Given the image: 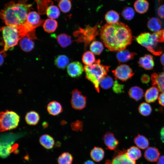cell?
<instances>
[{
  "label": "cell",
  "instance_id": "obj_1",
  "mask_svg": "<svg viewBox=\"0 0 164 164\" xmlns=\"http://www.w3.org/2000/svg\"><path fill=\"white\" fill-rule=\"evenodd\" d=\"M100 32L102 41L111 51L124 50L132 43L131 30L127 25L121 22L107 23L100 28Z\"/></svg>",
  "mask_w": 164,
  "mask_h": 164
},
{
  "label": "cell",
  "instance_id": "obj_2",
  "mask_svg": "<svg viewBox=\"0 0 164 164\" xmlns=\"http://www.w3.org/2000/svg\"><path fill=\"white\" fill-rule=\"evenodd\" d=\"M31 6L24 0L17 3L10 2L1 11V17L6 26L20 28L26 22Z\"/></svg>",
  "mask_w": 164,
  "mask_h": 164
},
{
  "label": "cell",
  "instance_id": "obj_3",
  "mask_svg": "<svg viewBox=\"0 0 164 164\" xmlns=\"http://www.w3.org/2000/svg\"><path fill=\"white\" fill-rule=\"evenodd\" d=\"M110 67V66L101 64L100 59L96 60L91 65H85L84 67L86 78L92 83L95 89L98 93L100 91L99 86L100 82L106 75Z\"/></svg>",
  "mask_w": 164,
  "mask_h": 164
},
{
  "label": "cell",
  "instance_id": "obj_4",
  "mask_svg": "<svg viewBox=\"0 0 164 164\" xmlns=\"http://www.w3.org/2000/svg\"><path fill=\"white\" fill-rule=\"evenodd\" d=\"M4 43L2 53L9 49H12L16 45L19 40L23 37L19 29L17 27L6 26L1 28Z\"/></svg>",
  "mask_w": 164,
  "mask_h": 164
},
{
  "label": "cell",
  "instance_id": "obj_5",
  "mask_svg": "<svg viewBox=\"0 0 164 164\" xmlns=\"http://www.w3.org/2000/svg\"><path fill=\"white\" fill-rule=\"evenodd\" d=\"M100 25H97L94 27L87 25L84 29L79 28L78 30L73 33V36L77 37L75 41L78 43H84L86 49L90 43L94 40L99 34Z\"/></svg>",
  "mask_w": 164,
  "mask_h": 164
},
{
  "label": "cell",
  "instance_id": "obj_6",
  "mask_svg": "<svg viewBox=\"0 0 164 164\" xmlns=\"http://www.w3.org/2000/svg\"><path fill=\"white\" fill-rule=\"evenodd\" d=\"M19 116L15 112L6 110L0 112V131L3 132L16 128L20 121Z\"/></svg>",
  "mask_w": 164,
  "mask_h": 164
},
{
  "label": "cell",
  "instance_id": "obj_7",
  "mask_svg": "<svg viewBox=\"0 0 164 164\" xmlns=\"http://www.w3.org/2000/svg\"><path fill=\"white\" fill-rule=\"evenodd\" d=\"M136 40L139 44L154 55H160L162 53V50L158 46L157 42L153 33H141L136 38Z\"/></svg>",
  "mask_w": 164,
  "mask_h": 164
},
{
  "label": "cell",
  "instance_id": "obj_8",
  "mask_svg": "<svg viewBox=\"0 0 164 164\" xmlns=\"http://www.w3.org/2000/svg\"><path fill=\"white\" fill-rule=\"evenodd\" d=\"M112 72L116 79L123 81L131 78L134 74L132 69L129 66L125 64L119 65L112 71Z\"/></svg>",
  "mask_w": 164,
  "mask_h": 164
},
{
  "label": "cell",
  "instance_id": "obj_9",
  "mask_svg": "<svg viewBox=\"0 0 164 164\" xmlns=\"http://www.w3.org/2000/svg\"><path fill=\"white\" fill-rule=\"evenodd\" d=\"M71 104L72 108L75 109H82L86 106V97L80 91L75 89L72 91Z\"/></svg>",
  "mask_w": 164,
  "mask_h": 164
},
{
  "label": "cell",
  "instance_id": "obj_10",
  "mask_svg": "<svg viewBox=\"0 0 164 164\" xmlns=\"http://www.w3.org/2000/svg\"><path fill=\"white\" fill-rule=\"evenodd\" d=\"M84 68L82 64L78 61L73 62L67 66V71L68 74L71 77L75 78L79 77L82 73Z\"/></svg>",
  "mask_w": 164,
  "mask_h": 164
},
{
  "label": "cell",
  "instance_id": "obj_11",
  "mask_svg": "<svg viewBox=\"0 0 164 164\" xmlns=\"http://www.w3.org/2000/svg\"><path fill=\"white\" fill-rule=\"evenodd\" d=\"M151 79L153 86L157 88L161 92H164V72L153 73Z\"/></svg>",
  "mask_w": 164,
  "mask_h": 164
},
{
  "label": "cell",
  "instance_id": "obj_12",
  "mask_svg": "<svg viewBox=\"0 0 164 164\" xmlns=\"http://www.w3.org/2000/svg\"><path fill=\"white\" fill-rule=\"evenodd\" d=\"M103 139L107 148L110 150L115 149L119 144L114 134L110 132L106 133L104 135Z\"/></svg>",
  "mask_w": 164,
  "mask_h": 164
},
{
  "label": "cell",
  "instance_id": "obj_13",
  "mask_svg": "<svg viewBox=\"0 0 164 164\" xmlns=\"http://www.w3.org/2000/svg\"><path fill=\"white\" fill-rule=\"evenodd\" d=\"M138 63L139 66L146 70H152L154 65L153 56L149 54H146L140 57Z\"/></svg>",
  "mask_w": 164,
  "mask_h": 164
},
{
  "label": "cell",
  "instance_id": "obj_14",
  "mask_svg": "<svg viewBox=\"0 0 164 164\" xmlns=\"http://www.w3.org/2000/svg\"><path fill=\"white\" fill-rule=\"evenodd\" d=\"M160 155V153L157 149L154 147H149L145 151L144 156L148 161L154 162L158 160Z\"/></svg>",
  "mask_w": 164,
  "mask_h": 164
},
{
  "label": "cell",
  "instance_id": "obj_15",
  "mask_svg": "<svg viewBox=\"0 0 164 164\" xmlns=\"http://www.w3.org/2000/svg\"><path fill=\"white\" fill-rule=\"evenodd\" d=\"M136 55L135 53L131 52L128 50H124L118 52L116 57L119 63L125 62L133 59Z\"/></svg>",
  "mask_w": 164,
  "mask_h": 164
},
{
  "label": "cell",
  "instance_id": "obj_16",
  "mask_svg": "<svg viewBox=\"0 0 164 164\" xmlns=\"http://www.w3.org/2000/svg\"><path fill=\"white\" fill-rule=\"evenodd\" d=\"M47 110L48 113L53 116L59 114L63 111L61 104L56 101H52L50 102L47 105Z\"/></svg>",
  "mask_w": 164,
  "mask_h": 164
},
{
  "label": "cell",
  "instance_id": "obj_17",
  "mask_svg": "<svg viewBox=\"0 0 164 164\" xmlns=\"http://www.w3.org/2000/svg\"><path fill=\"white\" fill-rule=\"evenodd\" d=\"M159 93V90L157 88L154 86L151 87L145 93V100L148 103L153 102L158 98Z\"/></svg>",
  "mask_w": 164,
  "mask_h": 164
},
{
  "label": "cell",
  "instance_id": "obj_18",
  "mask_svg": "<svg viewBox=\"0 0 164 164\" xmlns=\"http://www.w3.org/2000/svg\"><path fill=\"white\" fill-rule=\"evenodd\" d=\"M39 142L43 147L48 149H52L55 144L53 138L47 134L42 135L39 138Z\"/></svg>",
  "mask_w": 164,
  "mask_h": 164
},
{
  "label": "cell",
  "instance_id": "obj_19",
  "mask_svg": "<svg viewBox=\"0 0 164 164\" xmlns=\"http://www.w3.org/2000/svg\"><path fill=\"white\" fill-rule=\"evenodd\" d=\"M40 116L36 111H30L28 112L25 116V120L26 123L29 125H35L39 122Z\"/></svg>",
  "mask_w": 164,
  "mask_h": 164
},
{
  "label": "cell",
  "instance_id": "obj_20",
  "mask_svg": "<svg viewBox=\"0 0 164 164\" xmlns=\"http://www.w3.org/2000/svg\"><path fill=\"white\" fill-rule=\"evenodd\" d=\"M111 164H136V162L128 159L125 153L121 152L114 158Z\"/></svg>",
  "mask_w": 164,
  "mask_h": 164
},
{
  "label": "cell",
  "instance_id": "obj_21",
  "mask_svg": "<svg viewBox=\"0 0 164 164\" xmlns=\"http://www.w3.org/2000/svg\"><path fill=\"white\" fill-rule=\"evenodd\" d=\"M31 39L24 37L20 40L19 46L22 50L25 52H29L32 50L34 47V42Z\"/></svg>",
  "mask_w": 164,
  "mask_h": 164
},
{
  "label": "cell",
  "instance_id": "obj_22",
  "mask_svg": "<svg viewBox=\"0 0 164 164\" xmlns=\"http://www.w3.org/2000/svg\"><path fill=\"white\" fill-rule=\"evenodd\" d=\"M134 6L135 10L140 14H144L148 10L149 3L146 0H136Z\"/></svg>",
  "mask_w": 164,
  "mask_h": 164
},
{
  "label": "cell",
  "instance_id": "obj_23",
  "mask_svg": "<svg viewBox=\"0 0 164 164\" xmlns=\"http://www.w3.org/2000/svg\"><path fill=\"white\" fill-rule=\"evenodd\" d=\"M125 153L128 159L134 161L138 159L142 156L141 151L135 146H132L128 149Z\"/></svg>",
  "mask_w": 164,
  "mask_h": 164
},
{
  "label": "cell",
  "instance_id": "obj_24",
  "mask_svg": "<svg viewBox=\"0 0 164 164\" xmlns=\"http://www.w3.org/2000/svg\"><path fill=\"white\" fill-rule=\"evenodd\" d=\"M147 26L152 31L157 32L161 30L162 27V23L159 19L152 17L148 21Z\"/></svg>",
  "mask_w": 164,
  "mask_h": 164
},
{
  "label": "cell",
  "instance_id": "obj_25",
  "mask_svg": "<svg viewBox=\"0 0 164 164\" xmlns=\"http://www.w3.org/2000/svg\"><path fill=\"white\" fill-rule=\"evenodd\" d=\"M58 26L57 21L53 19H48L43 24V28L46 32L50 33L54 32Z\"/></svg>",
  "mask_w": 164,
  "mask_h": 164
},
{
  "label": "cell",
  "instance_id": "obj_26",
  "mask_svg": "<svg viewBox=\"0 0 164 164\" xmlns=\"http://www.w3.org/2000/svg\"><path fill=\"white\" fill-rule=\"evenodd\" d=\"M128 94L131 98L136 101H138L142 98L144 92L142 89L140 87L134 86L130 89Z\"/></svg>",
  "mask_w": 164,
  "mask_h": 164
},
{
  "label": "cell",
  "instance_id": "obj_27",
  "mask_svg": "<svg viewBox=\"0 0 164 164\" xmlns=\"http://www.w3.org/2000/svg\"><path fill=\"white\" fill-rule=\"evenodd\" d=\"M134 142L139 148L143 149L147 148L149 145L148 139L144 136L139 134L135 137Z\"/></svg>",
  "mask_w": 164,
  "mask_h": 164
},
{
  "label": "cell",
  "instance_id": "obj_28",
  "mask_svg": "<svg viewBox=\"0 0 164 164\" xmlns=\"http://www.w3.org/2000/svg\"><path fill=\"white\" fill-rule=\"evenodd\" d=\"M58 43L63 48H65L72 43L71 37L65 33L59 35L56 37Z\"/></svg>",
  "mask_w": 164,
  "mask_h": 164
},
{
  "label": "cell",
  "instance_id": "obj_29",
  "mask_svg": "<svg viewBox=\"0 0 164 164\" xmlns=\"http://www.w3.org/2000/svg\"><path fill=\"white\" fill-rule=\"evenodd\" d=\"M69 62L68 57L64 55L58 56L54 60L56 66L58 68L63 69H65L68 66Z\"/></svg>",
  "mask_w": 164,
  "mask_h": 164
},
{
  "label": "cell",
  "instance_id": "obj_30",
  "mask_svg": "<svg viewBox=\"0 0 164 164\" xmlns=\"http://www.w3.org/2000/svg\"><path fill=\"white\" fill-rule=\"evenodd\" d=\"M120 16L116 11L111 10L108 12L105 16V19L107 23L113 24L118 22Z\"/></svg>",
  "mask_w": 164,
  "mask_h": 164
},
{
  "label": "cell",
  "instance_id": "obj_31",
  "mask_svg": "<svg viewBox=\"0 0 164 164\" xmlns=\"http://www.w3.org/2000/svg\"><path fill=\"white\" fill-rule=\"evenodd\" d=\"M90 155L94 161L98 162L103 159L104 151L101 148L95 147L91 151Z\"/></svg>",
  "mask_w": 164,
  "mask_h": 164
},
{
  "label": "cell",
  "instance_id": "obj_32",
  "mask_svg": "<svg viewBox=\"0 0 164 164\" xmlns=\"http://www.w3.org/2000/svg\"><path fill=\"white\" fill-rule=\"evenodd\" d=\"M46 13L49 18L54 19L58 18L60 13L57 7L54 5H51L46 9Z\"/></svg>",
  "mask_w": 164,
  "mask_h": 164
},
{
  "label": "cell",
  "instance_id": "obj_33",
  "mask_svg": "<svg viewBox=\"0 0 164 164\" xmlns=\"http://www.w3.org/2000/svg\"><path fill=\"white\" fill-rule=\"evenodd\" d=\"M90 49L93 54L99 55L103 51L104 46L101 42L97 41H94L90 44Z\"/></svg>",
  "mask_w": 164,
  "mask_h": 164
},
{
  "label": "cell",
  "instance_id": "obj_34",
  "mask_svg": "<svg viewBox=\"0 0 164 164\" xmlns=\"http://www.w3.org/2000/svg\"><path fill=\"white\" fill-rule=\"evenodd\" d=\"M82 61L86 65H90L95 61V57L91 51H87L82 55Z\"/></svg>",
  "mask_w": 164,
  "mask_h": 164
},
{
  "label": "cell",
  "instance_id": "obj_35",
  "mask_svg": "<svg viewBox=\"0 0 164 164\" xmlns=\"http://www.w3.org/2000/svg\"><path fill=\"white\" fill-rule=\"evenodd\" d=\"M73 160L72 155L68 152L62 153L58 157V164H71Z\"/></svg>",
  "mask_w": 164,
  "mask_h": 164
},
{
  "label": "cell",
  "instance_id": "obj_36",
  "mask_svg": "<svg viewBox=\"0 0 164 164\" xmlns=\"http://www.w3.org/2000/svg\"><path fill=\"white\" fill-rule=\"evenodd\" d=\"M114 83V81L111 77L106 75L101 80L100 85L103 89H108L113 85Z\"/></svg>",
  "mask_w": 164,
  "mask_h": 164
},
{
  "label": "cell",
  "instance_id": "obj_37",
  "mask_svg": "<svg viewBox=\"0 0 164 164\" xmlns=\"http://www.w3.org/2000/svg\"><path fill=\"white\" fill-rule=\"evenodd\" d=\"M139 112L142 115L148 116L149 115L152 111L151 106L145 102L142 103L138 107Z\"/></svg>",
  "mask_w": 164,
  "mask_h": 164
},
{
  "label": "cell",
  "instance_id": "obj_38",
  "mask_svg": "<svg viewBox=\"0 0 164 164\" xmlns=\"http://www.w3.org/2000/svg\"><path fill=\"white\" fill-rule=\"evenodd\" d=\"M135 11L132 7H127L125 8L121 12V15L126 20H130L134 17Z\"/></svg>",
  "mask_w": 164,
  "mask_h": 164
},
{
  "label": "cell",
  "instance_id": "obj_39",
  "mask_svg": "<svg viewBox=\"0 0 164 164\" xmlns=\"http://www.w3.org/2000/svg\"><path fill=\"white\" fill-rule=\"evenodd\" d=\"M58 5L60 10L64 13H67L69 12L72 7V4L70 0H60Z\"/></svg>",
  "mask_w": 164,
  "mask_h": 164
},
{
  "label": "cell",
  "instance_id": "obj_40",
  "mask_svg": "<svg viewBox=\"0 0 164 164\" xmlns=\"http://www.w3.org/2000/svg\"><path fill=\"white\" fill-rule=\"evenodd\" d=\"M113 90L116 94H120L124 92V85L119 84L117 80L114 81Z\"/></svg>",
  "mask_w": 164,
  "mask_h": 164
},
{
  "label": "cell",
  "instance_id": "obj_41",
  "mask_svg": "<svg viewBox=\"0 0 164 164\" xmlns=\"http://www.w3.org/2000/svg\"><path fill=\"white\" fill-rule=\"evenodd\" d=\"M71 127L73 131L77 132L82 131L83 127V123L82 121L77 120L71 123Z\"/></svg>",
  "mask_w": 164,
  "mask_h": 164
},
{
  "label": "cell",
  "instance_id": "obj_42",
  "mask_svg": "<svg viewBox=\"0 0 164 164\" xmlns=\"http://www.w3.org/2000/svg\"><path fill=\"white\" fill-rule=\"evenodd\" d=\"M153 33L157 42H164V29Z\"/></svg>",
  "mask_w": 164,
  "mask_h": 164
},
{
  "label": "cell",
  "instance_id": "obj_43",
  "mask_svg": "<svg viewBox=\"0 0 164 164\" xmlns=\"http://www.w3.org/2000/svg\"><path fill=\"white\" fill-rule=\"evenodd\" d=\"M157 13L161 18L164 19V4L161 5L158 8Z\"/></svg>",
  "mask_w": 164,
  "mask_h": 164
},
{
  "label": "cell",
  "instance_id": "obj_44",
  "mask_svg": "<svg viewBox=\"0 0 164 164\" xmlns=\"http://www.w3.org/2000/svg\"><path fill=\"white\" fill-rule=\"evenodd\" d=\"M150 80L149 77L146 74H144L141 77V81L144 84H147L149 83Z\"/></svg>",
  "mask_w": 164,
  "mask_h": 164
},
{
  "label": "cell",
  "instance_id": "obj_45",
  "mask_svg": "<svg viewBox=\"0 0 164 164\" xmlns=\"http://www.w3.org/2000/svg\"><path fill=\"white\" fill-rule=\"evenodd\" d=\"M158 100L159 104L164 106V92H162L159 95Z\"/></svg>",
  "mask_w": 164,
  "mask_h": 164
},
{
  "label": "cell",
  "instance_id": "obj_46",
  "mask_svg": "<svg viewBox=\"0 0 164 164\" xmlns=\"http://www.w3.org/2000/svg\"><path fill=\"white\" fill-rule=\"evenodd\" d=\"M157 164H164V155L159 157L157 160Z\"/></svg>",
  "mask_w": 164,
  "mask_h": 164
},
{
  "label": "cell",
  "instance_id": "obj_47",
  "mask_svg": "<svg viewBox=\"0 0 164 164\" xmlns=\"http://www.w3.org/2000/svg\"><path fill=\"white\" fill-rule=\"evenodd\" d=\"M160 134L161 139L162 142L164 143V126L162 128Z\"/></svg>",
  "mask_w": 164,
  "mask_h": 164
},
{
  "label": "cell",
  "instance_id": "obj_48",
  "mask_svg": "<svg viewBox=\"0 0 164 164\" xmlns=\"http://www.w3.org/2000/svg\"><path fill=\"white\" fill-rule=\"evenodd\" d=\"M160 60L161 63L162 65L164 66V53L161 55Z\"/></svg>",
  "mask_w": 164,
  "mask_h": 164
},
{
  "label": "cell",
  "instance_id": "obj_49",
  "mask_svg": "<svg viewBox=\"0 0 164 164\" xmlns=\"http://www.w3.org/2000/svg\"><path fill=\"white\" fill-rule=\"evenodd\" d=\"M4 56L3 54H1V60H0V64L1 65L4 62Z\"/></svg>",
  "mask_w": 164,
  "mask_h": 164
},
{
  "label": "cell",
  "instance_id": "obj_50",
  "mask_svg": "<svg viewBox=\"0 0 164 164\" xmlns=\"http://www.w3.org/2000/svg\"><path fill=\"white\" fill-rule=\"evenodd\" d=\"M84 164H95V163L91 160H87L85 162Z\"/></svg>",
  "mask_w": 164,
  "mask_h": 164
},
{
  "label": "cell",
  "instance_id": "obj_51",
  "mask_svg": "<svg viewBox=\"0 0 164 164\" xmlns=\"http://www.w3.org/2000/svg\"><path fill=\"white\" fill-rule=\"evenodd\" d=\"M120 1H124V0H119Z\"/></svg>",
  "mask_w": 164,
  "mask_h": 164
},
{
  "label": "cell",
  "instance_id": "obj_52",
  "mask_svg": "<svg viewBox=\"0 0 164 164\" xmlns=\"http://www.w3.org/2000/svg\"></svg>",
  "mask_w": 164,
  "mask_h": 164
}]
</instances>
